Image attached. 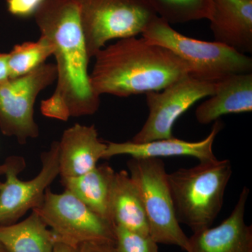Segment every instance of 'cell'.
<instances>
[{
	"label": "cell",
	"mask_w": 252,
	"mask_h": 252,
	"mask_svg": "<svg viewBox=\"0 0 252 252\" xmlns=\"http://www.w3.org/2000/svg\"><path fill=\"white\" fill-rule=\"evenodd\" d=\"M41 36L53 47L57 84L51 97L41 101L44 117L66 122L93 115L100 104L91 87L89 63L75 0H44L33 15Z\"/></svg>",
	"instance_id": "6da1fadb"
},
{
	"label": "cell",
	"mask_w": 252,
	"mask_h": 252,
	"mask_svg": "<svg viewBox=\"0 0 252 252\" xmlns=\"http://www.w3.org/2000/svg\"><path fill=\"white\" fill-rule=\"evenodd\" d=\"M40 172L32 180L22 181L18 176L26 168L22 157L5 160L6 180L0 189V225L16 223L30 210L41 206L46 190L59 175V142L54 141L41 155Z\"/></svg>",
	"instance_id": "9c48e42d"
},
{
	"label": "cell",
	"mask_w": 252,
	"mask_h": 252,
	"mask_svg": "<svg viewBox=\"0 0 252 252\" xmlns=\"http://www.w3.org/2000/svg\"><path fill=\"white\" fill-rule=\"evenodd\" d=\"M115 172L108 164H103L97 165L84 175L61 179V182L66 190L77 197L94 213L113 223L110 197Z\"/></svg>",
	"instance_id": "e0dca14e"
},
{
	"label": "cell",
	"mask_w": 252,
	"mask_h": 252,
	"mask_svg": "<svg viewBox=\"0 0 252 252\" xmlns=\"http://www.w3.org/2000/svg\"><path fill=\"white\" fill-rule=\"evenodd\" d=\"M53 56L49 41L41 36L36 41H27L14 46L8 54L9 78H16L32 72Z\"/></svg>",
	"instance_id": "ffe728a7"
},
{
	"label": "cell",
	"mask_w": 252,
	"mask_h": 252,
	"mask_svg": "<svg viewBox=\"0 0 252 252\" xmlns=\"http://www.w3.org/2000/svg\"><path fill=\"white\" fill-rule=\"evenodd\" d=\"M56 240L77 248L84 243L115 244V225L94 213L67 190H46L41 206L34 209Z\"/></svg>",
	"instance_id": "52a82bcc"
},
{
	"label": "cell",
	"mask_w": 252,
	"mask_h": 252,
	"mask_svg": "<svg viewBox=\"0 0 252 252\" xmlns=\"http://www.w3.org/2000/svg\"><path fill=\"white\" fill-rule=\"evenodd\" d=\"M252 111V72L235 74L216 82V91L195 110L199 124L207 125L230 114Z\"/></svg>",
	"instance_id": "9a60e30c"
},
{
	"label": "cell",
	"mask_w": 252,
	"mask_h": 252,
	"mask_svg": "<svg viewBox=\"0 0 252 252\" xmlns=\"http://www.w3.org/2000/svg\"><path fill=\"white\" fill-rule=\"evenodd\" d=\"M223 127V124L220 120L215 121L210 134L198 142H188L173 137L144 143H135L130 140L120 143L108 142L103 158L128 155L135 158L190 157L200 162L215 160L217 158L213 153V144Z\"/></svg>",
	"instance_id": "7c38bea8"
},
{
	"label": "cell",
	"mask_w": 252,
	"mask_h": 252,
	"mask_svg": "<svg viewBox=\"0 0 252 252\" xmlns=\"http://www.w3.org/2000/svg\"><path fill=\"white\" fill-rule=\"evenodd\" d=\"M77 252H117V250L115 244L90 242L79 245Z\"/></svg>",
	"instance_id": "603a6c76"
},
{
	"label": "cell",
	"mask_w": 252,
	"mask_h": 252,
	"mask_svg": "<svg viewBox=\"0 0 252 252\" xmlns=\"http://www.w3.org/2000/svg\"><path fill=\"white\" fill-rule=\"evenodd\" d=\"M8 54L0 53V81L9 79V68H8Z\"/></svg>",
	"instance_id": "cb8c5ba5"
},
{
	"label": "cell",
	"mask_w": 252,
	"mask_h": 252,
	"mask_svg": "<svg viewBox=\"0 0 252 252\" xmlns=\"http://www.w3.org/2000/svg\"><path fill=\"white\" fill-rule=\"evenodd\" d=\"M107 144L99 140L94 125L80 124L64 131L59 141V175L61 179L78 177L97 166L103 158Z\"/></svg>",
	"instance_id": "5bb4252c"
},
{
	"label": "cell",
	"mask_w": 252,
	"mask_h": 252,
	"mask_svg": "<svg viewBox=\"0 0 252 252\" xmlns=\"http://www.w3.org/2000/svg\"><path fill=\"white\" fill-rule=\"evenodd\" d=\"M57 79L56 64L44 63L25 75L0 81V130L25 144L39 135L34 106L39 93Z\"/></svg>",
	"instance_id": "ba28073f"
},
{
	"label": "cell",
	"mask_w": 252,
	"mask_h": 252,
	"mask_svg": "<svg viewBox=\"0 0 252 252\" xmlns=\"http://www.w3.org/2000/svg\"><path fill=\"white\" fill-rule=\"evenodd\" d=\"M232 174L230 160L217 158L167 174L177 221L193 233L211 227L223 207Z\"/></svg>",
	"instance_id": "3957f363"
},
{
	"label": "cell",
	"mask_w": 252,
	"mask_h": 252,
	"mask_svg": "<svg viewBox=\"0 0 252 252\" xmlns=\"http://www.w3.org/2000/svg\"><path fill=\"white\" fill-rule=\"evenodd\" d=\"M151 42L170 49L190 67V75L216 83L235 74L252 72V59L216 42L198 40L175 31L158 16L142 32Z\"/></svg>",
	"instance_id": "277c9868"
},
{
	"label": "cell",
	"mask_w": 252,
	"mask_h": 252,
	"mask_svg": "<svg viewBox=\"0 0 252 252\" xmlns=\"http://www.w3.org/2000/svg\"><path fill=\"white\" fill-rule=\"evenodd\" d=\"M249 194L250 189L243 187L229 217L215 228L193 233L187 252H252V225L245 220Z\"/></svg>",
	"instance_id": "8fae6325"
},
{
	"label": "cell",
	"mask_w": 252,
	"mask_h": 252,
	"mask_svg": "<svg viewBox=\"0 0 252 252\" xmlns=\"http://www.w3.org/2000/svg\"><path fill=\"white\" fill-rule=\"evenodd\" d=\"M77 249L63 242L56 240L54 252H77Z\"/></svg>",
	"instance_id": "d4e9b609"
},
{
	"label": "cell",
	"mask_w": 252,
	"mask_h": 252,
	"mask_svg": "<svg viewBox=\"0 0 252 252\" xmlns=\"http://www.w3.org/2000/svg\"><path fill=\"white\" fill-rule=\"evenodd\" d=\"M94 58L90 82L99 96L158 92L190 73L189 64L170 49L143 36L118 39Z\"/></svg>",
	"instance_id": "7a4b0ae2"
},
{
	"label": "cell",
	"mask_w": 252,
	"mask_h": 252,
	"mask_svg": "<svg viewBox=\"0 0 252 252\" xmlns=\"http://www.w3.org/2000/svg\"><path fill=\"white\" fill-rule=\"evenodd\" d=\"M209 21L215 41L252 53V0H212Z\"/></svg>",
	"instance_id": "4fadbf2b"
},
{
	"label": "cell",
	"mask_w": 252,
	"mask_h": 252,
	"mask_svg": "<svg viewBox=\"0 0 252 252\" xmlns=\"http://www.w3.org/2000/svg\"><path fill=\"white\" fill-rule=\"evenodd\" d=\"M86 53L94 58L112 39L137 36L158 17L147 0H75Z\"/></svg>",
	"instance_id": "5b68a950"
},
{
	"label": "cell",
	"mask_w": 252,
	"mask_h": 252,
	"mask_svg": "<svg viewBox=\"0 0 252 252\" xmlns=\"http://www.w3.org/2000/svg\"><path fill=\"white\" fill-rule=\"evenodd\" d=\"M127 165L142 198L151 238L158 244L175 245L187 252L189 237L176 218L164 162L154 158H132Z\"/></svg>",
	"instance_id": "8992f818"
},
{
	"label": "cell",
	"mask_w": 252,
	"mask_h": 252,
	"mask_svg": "<svg viewBox=\"0 0 252 252\" xmlns=\"http://www.w3.org/2000/svg\"><path fill=\"white\" fill-rule=\"evenodd\" d=\"M0 252H7L1 244H0Z\"/></svg>",
	"instance_id": "4316f807"
},
{
	"label": "cell",
	"mask_w": 252,
	"mask_h": 252,
	"mask_svg": "<svg viewBox=\"0 0 252 252\" xmlns=\"http://www.w3.org/2000/svg\"><path fill=\"white\" fill-rule=\"evenodd\" d=\"M113 223L126 229L150 236L147 215L138 189L128 172H115L110 197Z\"/></svg>",
	"instance_id": "2e32d148"
},
{
	"label": "cell",
	"mask_w": 252,
	"mask_h": 252,
	"mask_svg": "<svg viewBox=\"0 0 252 252\" xmlns=\"http://www.w3.org/2000/svg\"><path fill=\"white\" fill-rule=\"evenodd\" d=\"M44 0H6L10 14L18 17L26 18L33 16L36 10Z\"/></svg>",
	"instance_id": "7402d4cb"
},
{
	"label": "cell",
	"mask_w": 252,
	"mask_h": 252,
	"mask_svg": "<svg viewBox=\"0 0 252 252\" xmlns=\"http://www.w3.org/2000/svg\"><path fill=\"white\" fill-rule=\"evenodd\" d=\"M215 91L216 83L199 80L187 74L161 91L145 94L148 117L130 141L144 143L172 138L177 119L195 102L210 97Z\"/></svg>",
	"instance_id": "30bf717a"
},
{
	"label": "cell",
	"mask_w": 252,
	"mask_h": 252,
	"mask_svg": "<svg viewBox=\"0 0 252 252\" xmlns=\"http://www.w3.org/2000/svg\"><path fill=\"white\" fill-rule=\"evenodd\" d=\"M5 171H6V165H5L4 162L3 164H0V177L2 175H4ZM3 185V182L0 180V189H1V186Z\"/></svg>",
	"instance_id": "484cf974"
},
{
	"label": "cell",
	"mask_w": 252,
	"mask_h": 252,
	"mask_svg": "<svg viewBox=\"0 0 252 252\" xmlns=\"http://www.w3.org/2000/svg\"><path fill=\"white\" fill-rule=\"evenodd\" d=\"M56 240L34 210L18 223L0 225V244L7 252H54Z\"/></svg>",
	"instance_id": "ac0fdd59"
},
{
	"label": "cell",
	"mask_w": 252,
	"mask_h": 252,
	"mask_svg": "<svg viewBox=\"0 0 252 252\" xmlns=\"http://www.w3.org/2000/svg\"><path fill=\"white\" fill-rule=\"evenodd\" d=\"M115 248L117 252H158V243L151 236L134 233L115 225Z\"/></svg>",
	"instance_id": "44dd1931"
},
{
	"label": "cell",
	"mask_w": 252,
	"mask_h": 252,
	"mask_svg": "<svg viewBox=\"0 0 252 252\" xmlns=\"http://www.w3.org/2000/svg\"><path fill=\"white\" fill-rule=\"evenodd\" d=\"M157 16L169 24L210 18L212 0H147Z\"/></svg>",
	"instance_id": "d6986e66"
}]
</instances>
